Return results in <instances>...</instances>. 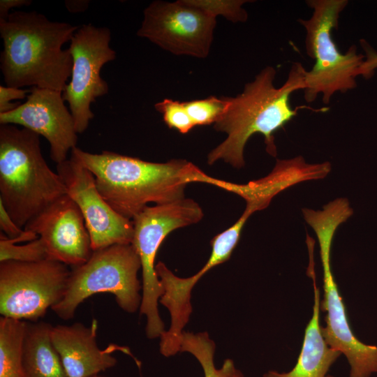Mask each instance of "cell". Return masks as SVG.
<instances>
[{"label":"cell","mask_w":377,"mask_h":377,"mask_svg":"<svg viewBox=\"0 0 377 377\" xmlns=\"http://www.w3.org/2000/svg\"><path fill=\"white\" fill-rule=\"evenodd\" d=\"M71 158L93 174L103 198L130 220L149 203L162 205L184 198L188 183L209 184L211 178L184 159L155 163L110 151L92 154L77 147L72 149Z\"/></svg>","instance_id":"obj_1"},{"label":"cell","mask_w":377,"mask_h":377,"mask_svg":"<svg viewBox=\"0 0 377 377\" xmlns=\"http://www.w3.org/2000/svg\"><path fill=\"white\" fill-rule=\"evenodd\" d=\"M305 72L301 64H293L286 81L277 88L274 84L276 70L267 66L245 84L242 93L226 97V110L214 127L227 137L209 153L208 164L222 160L236 168L244 167L245 145L256 133L264 136L267 151L275 156L274 133L295 117L299 110L311 109L306 105L293 108L290 103L291 94L304 89Z\"/></svg>","instance_id":"obj_2"},{"label":"cell","mask_w":377,"mask_h":377,"mask_svg":"<svg viewBox=\"0 0 377 377\" xmlns=\"http://www.w3.org/2000/svg\"><path fill=\"white\" fill-rule=\"evenodd\" d=\"M79 28L33 11H14L0 22V68L7 87H36L62 92L73 59L64 44Z\"/></svg>","instance_id":"obj_3"},{"label":"cell","mask_w":377,"mask_h":377,"mask_svg":"<svg viewBox=\"0 0 377 377\" xmlns=\"http://www.w3.org/2000/svg\"><path fill=\"white\" fill-rule=\"evenodd\" d=\"M39 137L16 125L0 126V202L22 229L67 194L61 177L43 158Z\"/></svg>","instance_id":"obj_4"},{"label":"cell","mask_w":377,"mask_h":377,"mask_svg":"<svg viewBox=\"0 0 377 377\" xmlns=\"http://www.w3.org/2000/svg\"><path fill=\"white\" fill-rule=\"evenodd\" d=\"M306 3L313 8L308 20L299 22L306 30V50L315 59L312 68L305 72L304 99L308 103L316 100L320 94L323 101L330 103L336 92H346L356 87L364 56L355 46L341 52L332 39V32L338 27L341 11L348 4L346 0H310Z\"/></svg>","instance_id":"obj_5"},{"label":"cell","mask_w":377,"mask_h":377,"mask_svg":"<svg viewBox=\"0 0 377 377\" xmlns=\"http://www.w3.org/2000/svg\"><path fill=\"white\" fill-rule=\"evenodd\" d=\"M140 259L132 244H114L96 250L85 263L73 267L63 299L51 309L62 320L74 317L78 306L98 293L112 294L128 313L140 307L138 272Z\"/></svg>","instance_id":"obj_6"},{"label":"cell","mask_w":377,"mask_h":377,"mask_svg":"<svg viewBox=\"0 0 377 377\" xmlns=\"http://www.w3.org/2000/svg\"><path fill=\"white\" fill-rule=\"evenodd\" d=\"M203 212L191 198L146 207L133 219L132 245L138 254L142 268V297L140 314L147 318L146 334L149 339L160 337L164 324L159 316L158 301L163 290L155 270L159 247L172 231L199 222Z\"/></svg>","instance_id":"obj_7"},{"label":"cell","mask_w":377,"mask_h":377,"mask_svg":"<svg viewBox=\"0 0 377 377\" xmlns=\"http://www.w3.org/2000/svg\"><path fill=\"white\" fill-rule=\"evenodd\" d=\"M46 258L37 262H0V313L36 322L64 297L71 270Z\"/></svg>","instance_id":"obj_8"},{"label":"cell","mask_w":377,"mask_h":377,"mask_svg":"<svg viewBox=\"0 0 377 377\" xmlns=\"http://www.w3.org/2000/svg\"><path fill=\"white\" fill-rule=\"evenodd\" d=\"M110 39L109 29L87 24L79 27L70 41L71 79L62 97L68 103L77 133L84 132L94 118L91 104L108 92L109 86L100 73L106 63L116 58V52L110 46Z\"/></svg>","instance_id":"obj_9"},{"label":"cell","mask_w":377,"mask_h":377,"mask_svg":"<svg viewBox=\"0 0 377 377\" xmlns=\"http://www.w3.org/2000/svg\"><path fill=\"white\" fill-rule=\"evenodd\" d=\"M216 24L214 17L189 0H158L144 10L137 35L175 55L204 59L209 53Z\"/></svg>","instance_id":"obj_10"},{"label":"cell","mask_w":377,"mask_h":377,"mask_svg":"<svg viewBox=\"0 0 377 377\" xmlns=\"http://www.w3.org/2000/svg\"><path fill=\"white\" fill-rule=\"evenodd\" d=\"M57 172L84 217L93 251L132 243V220L121 216L106 202L87 168L70 158L57 164Z\"/></svg>","instance_id":"obj_11"},{"label":"cell","mask_w":377,"mask_h":377,"mask_svg":"<svg viewBox=\"0 0 377 377\" xmlns=\"http://www.w3.org/2000/svg\"><path fill=\"white\" fill-rule=\"evenodd\" d=\"M334 234L325 231L317 235L323 269L324 298L320 309L326 311L323 335L332 348L348 360L350 377H370L377 373V346L360 341L349 325L346 307L339 293L330 265V249Z\"/></svg>","instance_id":"obj_12"},{"label":"cell","mask_w":377,"mask_h":377,"mask_svg":"<svg viewBox=\"0 0 377 377\" xmlns=\"http://www.w3.org/2000/svg\"><path fill=\"white\" fill-rule=\"evenodd\" d=\"M0 124L19 125L44 137L57 164L67 160L68 151L77 142L73 117L64 104L62 92L55 90L31 87L24 103L0 114Z\"/></svg>","instance_id":"obj_13"},{"label":"cell","mask_w":377,"mask_h":377,"mask_svg":"<svg viewBox=\"0 0 377 377\" xmlns=\"http://www.w3.org/2000/svg\"><path fill=\"white\" fill-rule=\"evenodd\" d=\"M24 230L41 239L47 258L66 265L85 263L94 251L84 217L67 194L31 220Z\"/></svg>","instance_id":"obj_14"},{"label":"cell","mask_w":377,"mask_h":377,"mask_svg":"<svg viewBox=\"0 0 377 377\" xmlns=\"http://www.w3.org/2000/svg\"><path fill=\"white\" fill-rule=\"evenodd\" d=\"M97 329L98 322L95 319L89 327L81 323L52 326V341L68 377L97 376L117 364L112 355L114 350H121L129 354L126 348L114 344L100 349L96 340Z\"/></svg>","instance_id":"obj_15"},{"label":"cell","mask_w":377,"mask_h":377,"mask_svg":"<svg viewBox=\"0 0 377 377\" xmlns=\"http://www.w3.org/2000/svg\"><path fill=\"white\" fill-rule=\"evenodd\" d=\"M313 314L305 329L302 347L295 366L288 372L269 371L263 377H334L327 373L341 353L330 346L323 335L320 324V290L316 286L313 274Z\"/></svg>","instance_id":"obj_16"},{"label":"cell","mask_w":377,"mask_h":377,"mask_svg":"<svg viewBox=\"0 0 377 377\" xmlns=\"http://www.w3.org/2000/svg\"><path fill=\"white\" fill-rule=\"evenodd\" d=\"M52 325L28 323L23 347L24 377H68L52 339Z\"/></svg>","instance_id":"obj_17"},{"label":"cell","mask_w":377,"mask_h":377,"mask_svg":"<svg viewBox=\"0 0 377 377\" xmlns=\"http://www.w3.org/2000/svg\"><path fill=\"white\" fill-rule=\"evenodd\" d=\"M27 323L0 318V377H24L23 347Z\"/></svg>","instance_id":"obj_18"},{"label":"cell","mask_w":377,"mask_h":377,"mask_svg":"<svg viewBox=\"0 0 377 377\" xmlns=\"http://www.w3.org/2000/svg\"><path fill=\"white\" fill-rule=\"evenodd\" d=\"M180 351L192 354L200 364L205 377H232L236 368L230 359L217 369L214 362L215 343L207 332L197 334L183 332Z\"/></svg>","instance_id":"obj_19"},{"label":"cell","mask_w":377,"mask_h":377,"mask_svg":"<svg viewBox=\"0 0 377 377\" xmlns=\"http://www.w3.org/2000/svg\"><path fill=\"white\" fill-rule=\"evenodd\" d=\"M46 258L45 245L36 234L25 230L19 237L9 238L1 232L0 262H37Z\"/></svg>","instance_id":"obj_20"},{"label":"cell","mask_w":377,"mask_h":377,"mask_svg":"<svg viewBox=\"0 0 377 377\" xmlns=\"http://www.w3.org/2000/svg\"><path fill=\"white\" fill-rule=\"evenodd\" d=\"M253 211L246 207L239 219L230 228L216 235L211 241L212 257L218 265L228 260L239 242L242 230Z\"/></svg>","instance_id":"obj_21"},{"label":"cell","mask_w":377,"mask_h":377,"mask_svg":"<svg viewBox=\"0 0 377 377\" xmlns=\"http://www.w3.org/2000/svg\"><path fill=\"white\" fill-rule=\"evenodd\" d=\"M184 104L196 126L216 123L226 112L228 102L226 97L209 96L184 102Z\"/></svg>","instance_id":"obj_22"},{"label":"cell","mask_w":377,"mask_h":377,"mask_svg":"<svg viewBox=\"0 0 377 377\" xmlns=\"http://www.w3.org/2000/svg\"><path fill=\"white\" fill-rule=\"evenodd\" d=\"M156 110L162 114L165 124L181 133H187L195 126L187 112L184 102L165 98L154 105Z\"/></svg>","instance_id":"obj_23"},{"label":"cell","mask_w":377,"mask_h":377,"mask_svg":"<svg viewBox=\"0 0 377 377\" xmlns=\"http://www.w3.org/2000/svg\"><path fill=\"white\" fill-rule=\"evenodd\" d=\"M190 3L200 8L216 18L222 15L232 22H244L248 15L242 6L249 1H212V0H189Z\"/></svg>","instance_id":"obj_24"},{"label":"cell","mask_w":377,"mask_h":377,"mask_svg":"<svg viewBox=\"0 0 377 377\" xmlns=\"http://www.w3.org/2000/svg\"><path fill=\"white\" fill-rule=\"evenodd\" d=\"M29 89H22L12 87L0 86V114L12 111L17 108L21 103H12L11 101L24 99Z\"/></svg>","instance_id":"obj_25"},{"label":"cell","mask_w":377,"mask_h":377,"mask_svg":"<svg viewBox=\"0 0 377 377\" xmlns=\"http://www.w3.org/2000/svg\"><path fill=\"white\" fill-rule=\"evenodd\" d=\"M0 228L1 232L9 238L19 237L25 232L13 221L1 202H0Z\"/></svg>","instance_id":"obj_26"},{"label":"cell","mask_w":377,"mask_h":377,"mask_svg":"<svg viewBox=\"0 0 377 377\" xmlns=\"http://www.w3.org/2000/svg\"><path fill=\"white\" fill-rule=\"evenodd\" d=\"M361 43L366 55L360 67V75L368 79L374 75V71L377 68V52L371 47L369 46L365 41L361 42Z\"/></svg>","instance_id":"obj_27"},{"label":"cell","mask_w":377,"mask_h":377,"mask_svg":"<svg viewBox=\"0 0 377 377\" xmlns=\"http://www.w3.org/2000/svg\"><path fill=\"white\" fill-rule=\"evenodd\" d=\"M31 3L30 0H1L0 22L5 21L9 15V10L13 8L27 6Z\"/></svg>","instance_id":"obj_28"},{"label":"cell","mask_w":377,"mask_h":377,"mask_svg":"<svg viewBox=\"0 0 377 377\" xmlns=\"http://www.w3.org/2000/svg\"><path fill=\"white\" fill-rule=\"evenodd\" d=\"M70 3H66V7L69 11L71 12H80L87 9L89 1H69Z\"/></svg>","instance_id":"obj_29"},{"label":"cell","mask_w":377,"mask_h":377,"mask_svg":"<svg viewBox=\"0 0 377 377\" xmlns=\"http://www.w3.org/2000/svg\"><path fill=\"white\" fill-rule=\"evenodd\" d=\"M232 377H244V376L239 370L236 369Z\"/></svg>","instance_id":"obj_30"},{"label":"cell","mask_w":377,"mask_h":377,"mask_svg":"<svg viewBox=\"0 0 377 377\" xmlns=\"http://www.w3.org/2000/svg\"><path fill=\"white\" fill-rule=\"evenodd\" d=\"M93 377H101V376H98V375L97 376H94Z\"/></svg>","instance_id":"obj_31"}]
</instances>
